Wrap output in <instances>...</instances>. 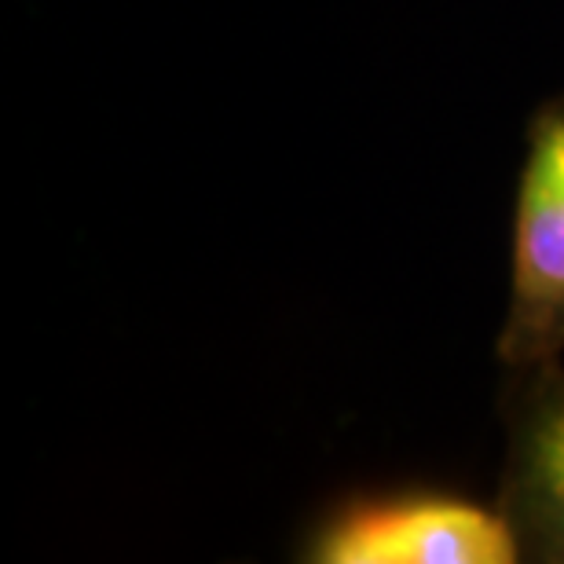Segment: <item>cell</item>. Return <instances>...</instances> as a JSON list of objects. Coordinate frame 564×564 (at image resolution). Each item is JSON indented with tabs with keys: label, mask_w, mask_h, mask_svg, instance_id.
Listing matches in <instances>:
<instances>
[{
	"label": "cell",
	"mask_w": 564,
	"mask_h": 564,
	"mask_svg": "<svg viewBox=\"0 0 564 564\" xmlns=\"http://www.w3.org/2000/svg\"><path fill=\"white\" fill-rule=\"evenodd\" d=\"M506 451L499 510L521 561L564 564V367H510L502 392Z\"/></svg>",
	"instance_id": "obj_3"
},
{
	"label": "cell",
	"mask_w": 564,
	"mask_h": 564,
	"mask_svg": "<svg viewBox=\"0 0 564 564\" xmlns=\"http://www.w3.org/2000/svg\"><path fill=\"white\" fill-rule=\"evenodd\" d=\"M315 564H510L521 546L502 510L455 495L411 491L356 499L315 528Z\"/></svg>",
	"instance_id": "obj_2"
},
{
	"label": "cell",
	"mask_w": 564,
	"mask_h": 564,
	"mask_svg": "<svg viewBox=\"0 0 564 564\" xmlns=\"http://www.w3.org/2000/svg\"><path fill=\"white\" fill-rule=\"evenodd\" d=\"M564 352V96L535 110L517 187L510 312L499 334L506 367Z\"/></svg>",
	"instance_id": "obj_1"
}]
</instances>
